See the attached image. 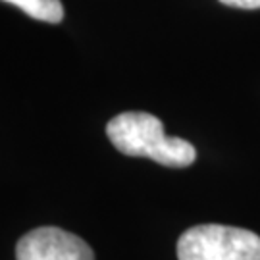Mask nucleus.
<instances>
[{
	"label": "nucleus",
	"instance_id": "obj_3",
	"mask_svg": "<svg viewBox=\"0 0 260 260\" xmlns=\"http://www.w3.org/2000/svg\"><path fill=\"white\" fill-rule=\"evenodd\" d=\"M16 260H94L91 247L60 228H37L16 245Z\"/></svg>",
	"mask_w": 260,
	"mask_h": 260
},
{
	"label": "nucleus",
	"instance_id": "obj_1",
	"mask_svg": "<svg viewBox=\"0 0 260 260\" xmlns=\"http://www.w3.org/2000/svg\"><path fill=\"white\" fill-rule=\"evenodd\" d=\"M110 143L127 156H145L168 168H187L197 150L185 139L170 137L164 123L149 112H123L106 125Z\"/></svg>",
	"mask_w": 260,
	"mask_h": 260
},
{
	"label": "nucleus",
	"instance_id": "obj_4",
	"mask_svg": "<svg viewBox=\"0 0 260 260\" xmlns=\"http://www.w3.org/2000/svg\"><path fill=\"white\" fill-rule=\"evenodd\" d=\"M8 4L18 6L27 16L47 23H60L64 18V6L60 0H4Z\"/></svg>",
	"mask_w": 260,
	"mask_h": 260
},
{
	"label": "nucleus",
	"instance_id": "obj_2",
	"mask_svg": "<svg viewBox=\"0 0 260 260\" xmlns=\"http://www.w3.org/2000/svg\"><path fill=\"white\" fill-rule=\"evenodd\" d=\"M179 260H260V237L256 233L205 223L187 230L177 241Z\"/></svg>",
	"mask_w": 260,
	"mask_h": 260
},
{
	"label": "nucleus",
	"instance_id": "obj_5",
	"mask_svg": "<svg viewBox=\"0 0 260 260\" xmlns=\"http://www.w3.org/2000/svg\"><path fill=\"white\" fill-rule=\"evenodd\" d=\"M225 6H233V8L243 10H256L260 8V0H220Z\"/></svg>",
	"mask_w": 260,
	"mask_h": 260
}]
</instances>
